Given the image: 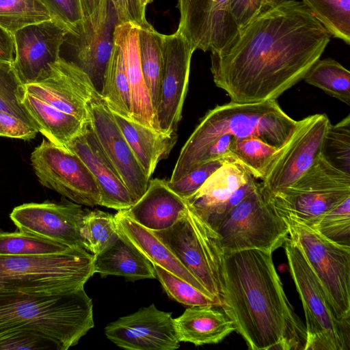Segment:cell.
I'll return each instance as SVG.
<instances>
[{"mask_svg": "<svg viewBox=\"0 0 350 350\" xmlns=\"http://www.w3.org/2000/svg\"><path fill=\"white\" fill-rule=\"evenodd\" d=\"M115 216L98 209L87 210L81 226L84 248L96 254L106 247L116 237Z\"/></svg>", "mask_w": 350, "mask_h": 350, "instance_id": "cell-36", "label": "cell"}, {"mask_svg": "<svg viewBox=\"0 0 350 350\" xmlns=\"http://www.w3.org/2000/svg\"><path fill=\"white\" fill-rule=\"evenodd\" d=\"M156 278L161 284L168 296L185 306H213L217 304L208 295L202 293L179 277L172 274L157 265L152 264Z\"/></svg>", "mask_w": 350, "mask_h": 350, "instance_id": "cell-40", "label": "cell"}, {"mask_svg": "<svg viewBox=\"0 0 350 350\" xmlns=\"http://www.w3.org/2000/svg\"><path fill=\"white\" fill-rule=\"evenodd\" d=\"M151 232L201 283L220 307L223 252L217 232L187 206L172 226Z\"/></svg>", "mask_w": 350, "mask_h": 350, "instance_id": "cell-8", "label": "cell"}, {"mask_svg": "<svg viewBox=\"0 0 350 350\" xmlns=\"http://www.w3.org/2000/svg\"><path fill=\"white\" fill-rule=\"evenodd\" d=\"M86 211L72 202H32L15 207L10 217L21 232L84 248L81 226Z\"/></svg>", "mask_w": 350, "mask_h": 350, "instance_id": "cell-18", "label": "cell"}, {"mask_svg": "<svg viewBox=\"0 0 350 350\" xmlns=\"http://www.w3.org/2000/svg\"><path fill=\"white\" fill-rule=\"evenodd\" d=\"M58 350L47 336L31 330H18L0 335V350L49 349Z\"/></svg>", "mask_w": 350, "mask_h": 350, "instance_id": "cell-43", "label": "cell"}, {"mask_svg": "<svg viewBox=\"0 0 350 350\" xmlns=\"http://www.w3.org/2000/svg\"><path fill=\"white\" fill-rule=\"evenodd\" d=\"M330 37L302 1L284 0L240 29L223 51L211 53L213 81L231 102L276 100L304 79Z\"/></svg>", "mask_w": 350, "mask_h": 350, "instance_id": "cell-1", "label": "cell"}, {"mask_svg": "<svg viewBox=\"0 0 350 350\" xmlns=\"http://www.w3.org/2000/svg\"><path fill=\"white\" fill-rule=\"evenodd\" d=\"M66 148L76 154L91 172L100 191V206L121 211L133 204L126 187L102 148L89 119Z\"/></svg>", "mask_w": 350, "mask_h": 350, "instance_id": "cell-21", "label": "cell"}, {"mask_svg": "<svg viewBox=\"0 0 350 350\" xmlns=\"http://www.w3.org/2000/svg\"><path fill=\"white\" fill-rule=\"evenodd\" d=\"M94 325L92 301L84 288L55 295L0 291V335L31 330L67 350Z\"/></svg>", "mask_w": 350, "mask_h": 350, "instance_id": "cell-3", "label": "cell"}, {"mask_svg": "<svg viewBox=\"0 0 350 350\" xmlns=\"http://www.w3.org/2000/svg\"><path fill=\"white\" fill-rule=\"evenodd\" d=\"M22 103L38 132L51 142L65 148L80 133L86 123L26 91Z\"/></svg>", "mask_w": 350, "mask_h": 350, "instance_id": "cell-29", "label": "cell"}, {"mask_svg": "<svg viewBox=\"0 0 350 350\" xmlns=\"http://www.w3.org/2000/svg\"><path fill=\"white\" fill-rule=\"evenodd\" d=\"M234 137L231 135H223L215 139L196 159L189 172L199 165L221 158H230V148Z\"/></svg>", "mask_w": 350, "mask_h": 350, "instance_id": "cell-49", "label": "cell"}, {"mask_svg": "<svg viewBox=\"0 0 350 350\" xmlns=\"http://www.w3.org/2000/svg\"><path fill=\"white\" fill-rule=\"evenodd\" d=\"M68 31L55 19L31 25L13 34L15 56L13 65L23 85L41 81L60 57Z\"/></svg>", "mask_w": 350, "mask_h": 350, "instance_id": "cell-17", "label": "cell"}, {"mask_svg": "<svg viewBox=\"0 0 350 350\" xmlns=\"http://www.w3.org/2000/svg\"><path fill=\"white\" fill-rule=\"evenodd\" d=\"M31 163L39 182L75 203L100 205L98 185L83 162L74 153L43 139L31 154Z\"/></svg>", "mask_w": 350, "mask_h": 350, "instance_id": "cell-11", "label": "cell"}, {"mask_svg": "<svg viewBox=\"0 0 350 350\" xmlns=\"http://www.w3.org/2000/svg\"><path fill=\"white\" fill-rule=\"evenodd\" d=\"M24 87L29 94L84 123L89 119L88 103L100 94L85 71L62 56L45 79Z\"/></svg>", "mask_w": 350, "mask_h": 350, "instance_id": "cell-16", "label": "cell"}, {"mask_svg": "<svg viewBox=\"0 0 350 350\" xmlns=\"http://www.w3.org/2000/svg\"><path fill=\"white\" fill-rule=\"evenodd\" d=\"M230 158H221L206 162L176 181H167V185L180 197L187 199L193 195L208 178Z\"/></svg>", "mask_w": 350, "mask_h": 350, "instance_id": "cell-42", "label": "cell"}, {"mask_svg": "<svg viewBox=\"0 0 350 350\" xmlns=\"http://www.w3.org/2000/svg\"><path fill=\"white\" fill-rule=\"evenodd\" d=\"M177 28L196 50L219 53L237 37L230 0H177Z\"/></svg>", "mask_w": 350, "mask_h": 350, "instance_id": "cell-15", "label": "cell"}, {"mask_svg": "<svg viewBox=\"0 0 350 350\" xmlns=\"http://www.w3.org/2000/svg\"><path fill=\"white\" fill-rule=\"evenodd\" d=\"M187 208L186 200L172 190L166 180L154 178L136 202L121 211L150 230H161L173 226Z\"/></svg>", "mask_w": 350, "mask_h": 350, "instance_id": "cell-23", "label": "cell"}, {"mask_svg": "<svg viewBox=\"0 0 350 350\" xmlns=\"http://www.w3.org/2000/svg\"><path fill=\"white\" fill-rule=\"evenodd\" d=\"M220 307L251 350H304L305 324L284 292L272 254L224 252Z\"/></svg>", "mask_w": 350, "mask_h": 350, "instance_id": "cell-2", "label": "cell"}, {"mask_svg": "<svg viewBox=\"0 0 350 350\" xmlns=\"http://www.w3.org/2000/svg\"><path fill=\"white\" fill-rule=\"evenodd\" d=\"M163 69L159 101L155 113L161 133L176 134L182 118L191 57L196 49L179 31L162 37Z\"/></svg>", "mask_w": 350, "mask_h": 350, "instance_id": "cell-13", "label": "cell"}, {"mask_svg": "<svg viewBox=\"0 0 350 350\" xmlns=\"http://www.w3.org/2000/svg\"><path fill=\"white\" fill-rule=\"evenodd\" d=\"M288 270L303 304L304 350H349L350 322L338 319L305 255L288 237L284 243Z\"/></svg>", "mask_w": 350, "mask_h": 350, "instance_id": "cell-7", "label": "cell"}, {"mask_svg": "<svg viewBox=\"0 0 350 350\" xmlns=\"http://www.w3.org/2000/svg\"><path fill=\"white\" fill-rule=\"evenodd\" d=\"M116 12L118 23H130L138 27L148 23L146 9L140 0H110Z\"/></svg>", "mask_w": 350, "mask_h": 350, "instance_id": "cell-47", "label": "cell"}, {"mask_svg": "<svg viewBox=\"0 0 350 350\" xmlns=\"http://www.w3.org/2000/svg\"><path fill=\"white\" fill-rule=\"evenodd\" d=\"M224 252L258 249L273 253L288 235V226L268 202L261 184L215 228Z\"/></svg>", "mask_w": 350, "mask_h": 350, "instance_id": "cell-9", "label": "cell"}, {"mask_svg": "<svg viewBox=\"0 0 350 350\" xmlns=\"http://www.w3.org/2000/svg\"><path fill=\"white\" fill-rule=\"evenodd\" d=\"M162 37L163 34L149 23L138 27L141 66L154 114L159 101L163 69Z\"/></svg>", "mask_w": 350, "mask_h": 350, "instance_id": "cell-31", "label": "cell"}, {"mask_svg": "<svg viewBox=\"0 0 350 350\" xmlns=\"http://www.w3.org/2000/svg\"><path fill=\"white\" fill-rule=\"evenodd\" d=\"M331 36L350 44V0H302Z\"/></svg>", "mask_w": 350, "mask_h": 350, "instance_id": "cell-35", "label": "cell"}, {"mask_svg": "<svg viewBox=\"0 0 350 350\" xmlns=\"http://www.w3.org/2000/svg\"><path fill=\"white\" fill-rule=\"evenodd\" d=\"M265 193L284 221L312 226L322 215L350 198V174L334 167L321 154L291 185Z\"/></svg>", "mask_w": 350, "mask_h": 350, "instance_id": "cell-6", "label": "cell"}, {"mask_svg": "<svg viewBox=\"0 0 350 350\" xmlns=\"http://www.w3.org/2000/svg\"><path fill=\"white\" fill-rule=\"evenodd\" d=\"M252 176L238 161L230 158L190 197L188 207L202 219L206 218Z\"/></svg>", "mask_w": 350, "mask_h": 350, "instance_id": "cell-25", "label": "cell"}, {"mask_svg": "<svg viewBox=\"0 0 350 350\" xmlns=\"http://www.w3.org/2000/svg\"><path fill=\"white\" fill-rule=\"evenodd\" d=\"M113 115L146 176L150 179L159 161L168 156L175 144L176 134L169 135L117 113Z\"/></svg>", "mask_w": 350, "mask_h": 350, "instance_id": "cell-28", "label": "cell"}, {"mask_svg": "<svg viewBox=\"0 0 350 350\" xmlns=\"http://www.w3.org/2000/svg\"><path fill=\"white\" fill-rule=\"evenodd\" d=\"M330 121L325 113L300 120L297 131L272 161L261 187L266 193L285 189L294 183L321 154Z\"/></svg>", "mask_w": 350, "mask_h": 350, "instance_id": "cell-12", "label": "cell"}, {"mask_svg": "<svg viewBox=\"0 0 350 350\" xmlns=\"http://www.w3.org/2000/svg\"><path fill=\"white\" fill-rule=\"evenodd\" d=\"M113 41L121 49L125 72L131 88L133 120L160 132L142 70L138 26L130 23L117 24Z\"/></svg>", "mask_w": 350, "mask_h": 350, "instance_id": "cell-22", "label": "cell"}, {"mask_svg": "<svg viewBox=\"0 0 350 350\" xmlns=\"http://www.w3.org/2000/svg\"><path fill=\"white\" fill-rule=\"evenodd\" d=\"M70 248L53 241L23 232H0V255H46Z\"/></svg>", "mask_w": 350, "mask_h": 350, "instance_id": "cell-37", "label": "cell"}, {"mask_svg": "<svg viewBox=\"0 0 350 350\" xmlns=\"http://www.w3.org/2000/svg\"><path fill=\"white\" fill-rule=\"evenodd\" d=\"M300 120L288 116L276 100L256 103L230 102L217 105L201 119L181 149L169 182L187 174L196 159L215 139L231 135L234 139L257 137L277 148L286 146Z\"/></svg>", "mask_w": 350, "mask_h": 350, "instance_id": "cell-4", "label": "cell"}, {"mask_svg": "<svg viewBox=\"0 0 350 350\" xmlns=\"http://www.w3.org/2000/svg\"><path fill=\"white\" fill-rule=\"evenodd\" d=\"M303 79L329 96L350 105V72L335 59H319Z\"/></svg>", "mask_w": 350, "mask_h": 350, "instance_id": "cell-32", "label": "cell"}, {"mask_svg": "<svg viewBox=\"0 0 350 350\" xmlns=\"http://www.w3.org/2000/svg\"><path fill=\"white\" fill-rule=\"evenodd\" d=\"M258 183L253 176H251L245 183L238 188L225 202L217 207L204 221L215 230L224 217L243 199L253 191L257 187Z\"/></svg>", "mask_w": 350, "mask_h": 350, "instance_id": "cell-46", "label": "cell"}, {"mask_svg": "<svg viewBox=\"0 0 350 350\" xmlns=\"http://www.w3.org/2000/svg\"><path fill=\"white\" fill-rule=\"evenodd\" d=\"M51 19L42 0H0V26L12 36L27 26Z\"/></svg>", "mask_w": 350, "mask_h": 350, "instance_id": "cell-34", "label": "cell"}, {"mask_svg": "<svg viewBox=\"0 0 350 350\" xmlns=\"http://www.w3.org/2000/svg\"><path fill=\"white\" fill-rule=\"evenodd\" d=\"M288 235L305 255L336 317L350 322V246L332 241L299 221H285Z\"/></svg>", "mask_w": 350, "mask_h": 350, "instance_id": "cell-10", "label": "cell"}, {"mask_svg": "<svg viewBox=\"0 0 350 350\" xmlns=\"http://www.w3.org/2000/svg\"><path fill=\"white\" fill-rule=\"evenodd\" d=\"M172 315L151 304L109 323L105 334L125 349L174 350L180 342Z\"/></svg>", "mask_w": 350, "mask_h": 350, "instance_id": "cell-19", "label": "cell"}, {"mask_svg": "<svg viewBox=\"0 0 350 350\" xmlns=\"http://www.w3.org/2000/svg\"><path fill=\"white\" fill-rule=\"evenodd\" d=\"M310 227L332 241L349 245L350 198L322 215Z\"/></svg>", "mask_w": 350, "mask_h": 350, "instance_id": "cell-41", "label": "cell"}, {"mask_svg": "<svg viewBox=\"0 0 350 350\" xmlns=\"http://www.w3.org/2000/svg\"><path fill=\"white\" fill-rule=\"evenodd\" d=\"M321 154L334 167L350 174V115L335 125L330 124Z\"/></svg>", "mask_w": 350, "mask_h": 350, "instance_id": "cell-39", "label": "cell"}, {"mask_svg": "<svg viewBox=\"0 0 350 350\" xmlns=\"http://www.w3.org/2000/svg\"><path fill=\"white\" fill-rule=\"evenodd\" d=\"M38 131L21 118L0 110V135L28 140L34 138Z\"/></svg>", "mask_w": 350, "mask_h": 350, "instance_id": "cell-45", "label": "cell"}, {"mask_svg": "<svg viewBox=\"0 0 350 350\" xmlns=\"http://www.w3.org/2000/svg\"><path fill=\"white\" fill-rule=\"evenodd\" d=\"M25 90L12 62L0 60V110L8 111L35 126L22 103Z\"/></svg>", "mask_w": 350, "mask_h": 350, "instance_id": "cell-38", "label": "cell"}, {"mask_svg": "<svg viewBox=\"0 0 350 350\" xmlns=\"http://www.w3.org/2000/svg\"><path fill=\"white\" fill-rule=\"evenodd\" d=\"M14 56L15 48L13 36L0 26V60L13 63Z\"/></svg>", "mask_w": 350, "mask_h": 350, "instance_id": "cell-50", "label": "cell"}, {"mask_svg": "<svg viewBox=\"0 0 350 350\" xmlns=\"http://www.w3.org/2000/svg\"><path fill=\"white\" fill-rule=\"evenodd\" d=\"M84 17L92 14L98 6L101 0H80Z\"/></svg>", "mask_w": 350, "mask_h": 350, "instance_id": "cell-51", "label": "cell"}, {"mask_svg": "<svg viewBox=\"0 0 350 350\" xmlns=\"http://www.w3.org/2000/svg\"><path fill=\"white\" fill-rule=\"evenodd\" d=\"M93 267L102 278L118 275L133 282L156 278L152 262L118 230L106 247L93 254Z\"/></svg>", "mask_w": 350, "mask_h": 350, "instance_id": "cell-24", "label": "cell"}, {"mask_svg": "<svg viewBox=\"0 0 350 350\" xmlns=\"http://www.w3.org/2000/svg\"><path fill=\"white\" fill-rule=\"evenodd\" d=\"M49 10L53 19L62 24L72 33L84 20L80 0H42Z\"/></svg>", "mask_w": 350, "mask_h": 350, "instance_id": "cell-44", "label": "cell"}, {"mask_svg": "<svg viewBox=\"0 0 350 350\" xmlns=\"http://www.w3.org/2000/svg\"><path fill=\"white\" fill-rule=\"evenodd\" d=\"M89 122L107 157L126 187L133 203L146 192L150 179L100 94L88 105Z\"/></svg>", "mask_w": 350, "mask_h": 350, "instance_id": "cell-20", "label": "cell"}, {"mask_svg": "<svg viewBox=\"0 0 350 350\" xmlns=\"http://www.w3.org/2000/svg\"><path fill=\"white\" fill-rule=\"evenodd\" d=\"M94 274L93 254L84 248L46 255H0V291L68 293L84 288Z\"/></svg>", "mask_w": 350, "mask_h": 350, "instance_id": "cell-5", "label": "cell"}, {"mask_svg": "<svg viewBox=\"0 0 350 350\" xmlns=\"http://www.w3.org/2000/svg\"><path fill=\"white\" fill-rule=\"evenodd\" d=\"M282 148L270 145L259 137H249L234 139L230 156L243 165L255 178L262 180Z\"/></svg>", "mask_w": 350, "mask_h": 350, "instance_id": "cell-33", "label": "cell"}, {"mask_svg": "<svg viewBox=\"0 0 350 350\" xmlns=\"http://www.w3.org/2000/svg\"><path fill=\"white\" fill-rule=\"evenodd\" d=\"M111 112L132 118V98L120 48L116 44L107 64L100 92Z\"/></svg>", "mask_w": 350, "mask_h": 350, "instance_id": "cell-30", "label": "cell"}, {"mask_svg": "<svg viewBox=\"0 0 350 350\" xmlns=\"http://www.w3.org/2000/svg\"><path fill=\"white\" fill-rule=\"evenodd\" d=\"M152 1V0H140L141 5L144 9H146V5Z\"/></svg>", "mask_w": 350, "mask_h": 350, "instance_id": "cell-53", "label": "cell"}, {"mask_svg": "<svg viewBox=\"0 0 350 350\" xmlns=\"http://www.w3.org/2000/svg\"><path fill=\"white\" fill-rule=\"evenodd\" d=\"M118 24L110 0H101L98 6L65 36L63 44L71 50L77 64L95 83H101L114 46L113 35ZM73 62V61H72Z\"/></svg>", "mask_w": 350, "mask_h": 350, "instance_id": "cell-14", "label": "cell"}, {"mask_svg": "<svg viewBox=\"0 0 350 350\" xmlns=\"http://www.w3.org/2000/svg\"><path fill=\"white\" fill-rule=\"evenodd\" d=\"M263 0H230L231 16L239 31L262 12Z\"/></svg>", "mask_w": 350, "mask_h": 350, "instance_id": "cell-48", "label": "cell"}, {"mask_svg": "<svg viewBox=\"0 0 350 350\" xmlns=\"http://www.w3.org/2000/svg\"><path fill=\"white\" fill-rule=\"evenodd\" d=\"M114 216L118 230L137 247L152 264L157 265L180 278L211 297L201 283L151 230L136 223L121 211H118Z\"/></svg>", "mask_w": 350, "mask_h": 350, "instance_id": "cell-27", "label": "cell"}, {"mask_svg": "<svg viewBox=\"0 0 350 350\" xmlns=\"http://www.w3.org/2000/svg\"><path fill=\"white\" fill-rule=\"evenodd\" d=\"M180 342L217 344L235 330L233 321L213 306H189L174 319Z\"/></svg>", "mask_w": 350, "mask_h": 350, "instance_id": "cell-26", "label": "cell"}, {"mask_svg": "<svg viewBox=\"0 0 350 350\" xmlns=\"http://www.w3.org/2000/svg\"><path fill=\"white\" fill-rule=\"evenodd\" d=\"M284 0H263L262 11L275 6Z\"/></svg>", "mask_w": 350, "mask_h": 350, "instance_id": "cell-52", "label": "cell"}]
</instances>
